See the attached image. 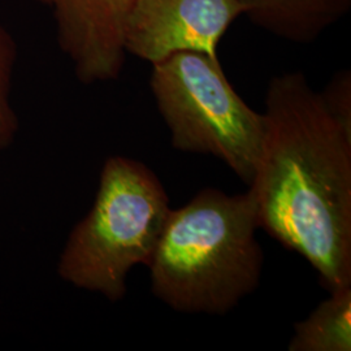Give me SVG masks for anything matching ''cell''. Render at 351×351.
Here are the masks:
<instances>
[{
	"label": "cell",
	"instance_id": "6",
	"mask_svg": "<svg viewBox=\"0 0 351 351\" xmlns=\"http://www.w3.org/2000/svg\"><path fill=\"white\" fill-rule=\"evenodd\" d=\"M53 14L62 50L84 84L117 78L134 0H39Z\"/></svg>",
	"mask_w": 351,
	"mask_h": 351
},
{
	"label": "cell",
	"instance_id": "5",
	"mask_svg": "<svg viewBox=\"0 0 351 351\" xmlns=\"http://www.w3.org/2000/svg\"><path fill=\"white\" fill-rule=\"evenodd\" d=\"M245 7L239 0H134L126 53L150 64L180 52L217 56V46Z\"/></svg>",
	"mask_w": 351,
	"mask_h": 351
},
{
	"label": "cell",
	"instance_id": "9",
	"mask_svg": "<svg viewBox=\"0 0 351 351\" xmlns=\"http://www.w3.org/2000/svg\"><path fill=\"white\" fill-rule=\"evenodd\" d=\"M14 58L12 38L0 25V150L10 143L17 125L10 101Z\"/></svg>",
	"mask_w": 351,
	"mask_h": 351
},
{
	"label": "cell",
	"instance_id": "2",
	"mask_svg": "<svg viewBox=\"0 0 351 351\" xmlns=\"http://www.w3.org/2000/svg\"><path fill=\"white\" fill-rule=\"evenodd\" d=\"M258 228L249 193L202 190L169 213L147 265L154 294L181 313H229L259 285Z\"/></svg>",
	"mask_w": 351,
	"mask_h": 351
},
{
	"label": "cell",
	"instance_id": "1",
	"mask_svg": "<svg viewBox=\"0 0 351 351\" xmlns=\"http://www.w3.org/2000/svg\"><path fill=\"white\" fill-rule=\"evenodd\" d=\"M250 184L256 223L314 267L330 293L351 287V137L306 75L272 78Z\"/></svg>",
	"mask_w": 351,
	"mask_h": 351
},
{
	"label": "cell",
	"instance_id": "10",
	"mask_svg": "<svg viewBox=\"0 0 351 351\" xmlns=\"http://www.w3.org/2000/svg\"><path fill=\"white\" fill-rule=\"evenodd\" d=\"M326 111L351 137V73L341 71L333 75L324 91L319 93Z\"/></svg>",
	"mask_w": 351,
	"mask_h": 351
},
{
	"label": "cell",
	"instance_id": "4",
	"mask_svg": "<svg viewBox=\"0 0 351 351\" xmlns=\"http://www.w3.org/2000/svg\"><path fill=\"white\" fill-rule=\"evenodd\" d=\"M150 86L175 149L211 154L250 185L263 143V113L239 97L217 56L175 53L152 64Z\"/></svg>",
	"mask_w": 351,
	"mask_h": 351
},
{
	"label": "cell",
	"instance_id": "8",
	"mask_svg": "<svg viewBox=\"0 0 351 351\" xmlns=\"http://www.w3.org/2000/svg\"><path fill=\"white\" fill-rule=\"evenodd\" d=\"M289 350H351V287L332 291L313 314L294 326Z\"/></svg>",
	"mask_w": 351,
	"mask_h": 351
},
{
	"label": "cell",
	"instance_id": "7",
	"mask_svg": "<svg viewBox=\"0 0 351 351\" xmlns=\"http://www.w3.org/2000/svg\"><path fill=\"white\" fill-rule=\"evenodd\" d=\"M254 25L293 43H313L351 10V0H239Z\"/></svg>",
	"mask_w": 351,
	"mask_h": 351
},
{
	"label": "cell",
	"instance_id": "3",
	"mask_svg": "<svg viewBox=\"0 0 351 351\" xmlns=\"http://www.w3.org/2000/svg\"><path fill=\"white\" fill-rule=\"evenodd\" d=\"M169 213L168 195L150 168L110 158L94 206L62 254L60 276L77 288L121 300L130 269L150 263Z\"/></svg>",
	"mask_w": 351,
	"mask_h": 351
}]
</instances>
